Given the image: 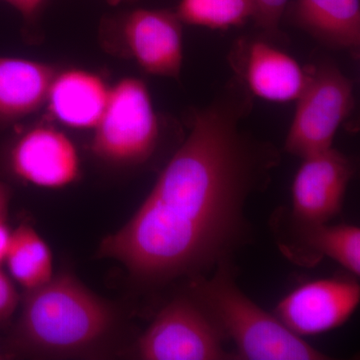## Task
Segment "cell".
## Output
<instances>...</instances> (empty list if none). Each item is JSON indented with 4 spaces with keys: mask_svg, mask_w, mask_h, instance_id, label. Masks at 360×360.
<instances>
[{
    "mask_svg": "<svg viewBox=\"0 0 360 360\" xmlns=\"http://www.w3.org/2000/svg\"><path fill=\"white\" fill-rule=\"evenodd\" d=\"M252 96L236 77L205 108L148 198L97 257L120 262L139 288L208 276L252 240L248 201L269 187L281 151L243 129Z\"/></svg>",
    "mask_w": 360,
    "mask_h": 360,
    "instance_id": "cell-1",
    "label": "cell"
},
{
    "mask_svg": "<svg viewBox=\"0 0 360 360\" xmlns=\"http://www.w3.org/2000/svg\"><path fill=\"white\" fill-rule=\"evenodd\" d=\"M9 347L40 356H77L98 347L118 323L110 302L68 272L25 291Z\"/></svg>",
    "mask_w": 360,
    "mask_h": 360,
    "instance_id": "cell-2",
    "label": "cell"
},
{
    "mask_svg": "<svg viewBox=\"0 0 360 360\" xmlns=\"http://www.w3.org/2000/svg\"><path fill=\"white\" fill-rule=\"evenodd\" d=\"M184 283L233 343L236 359H331L253 302L236 283L233 262H221L208 276Z\"/></svg>",
    "mask_w": 360,
    "mask_h": 360,
    "instance_id": "cell-3",
    "label": "cell"
},
{
    "mask_svg": "<svg viewBox=\"0 0 360 360\" xmlns=\"http://www.w3.org/2000/svg\"><path fill=\"white\" fill-rule=\"evenodd\" d=\"M94 131L91 150L99 160L117 167L148 165L160 148L162 129L146 84L135 77L116 82Z\"/></svg>",
    "mask_w": 360,
    "mask_h": 360,
    "instance_id": "cell-4",
    "label": "cell"
},
{
    "mask_svg": "<svg viewBox=\"0 0 360 360\" xmlns=\"http://www.w3.org/2000/svg\"><path fill=\"white\" fill-rule=\"evenodd\" d=\"M224 331L200 300L184 286L139 336L134 355L143 360H231Z\"/></svg>",
    "mask_w": 360,
    "mask_h": 360,
    "instance_id": "cell-5",
    "label": "cell"
},
{
    "mask_svg": "<svg viewBox=\"0 0 360 360\" xmlns=\"http://www.w3.org/2000/svg\"><path fill=\"white\" fill-rule=\"evenodd\" d=\"M309 82L296 99L284 143L291 155L307 158L333 148L336 132L354 106V84L335 65L309 66Z\"/></svg>",
    "mask_w": 360,
    "mask_h": 360,
    "instance_id": "cell-6",
    "label": "cell"
},
{
    "mask_svg": "<svg viewBox=\"0 0 360 360\" xmlns=\"http://www.w3.org/2000/svg\"><path fill=\"white\" fill-rule=\"evenodd\" d=\"M4 165L15 179L39 188H65L80 176L77 146L65 132L47 125L16 137L4 153Z\"/></svg>",
    "mask_w": 360,
    "mask_h": 360,
    "instance_id": "cell-7",
    "label": "cell"
},
{
    "mask_svg": "<svg viewBox=\"0 0 360 360\" xmlns=\"http://www.w3.org/2000/svg\"><path fill=\"white\" fill-rule=\"evenodd\" d=\"M270 227L281 253L298 266L311 269L323 258L335 260L352 276H360V229L350 224H305L279 207Z\"/></svg>",
    "mask_w": 360,
    "mask_h": 360,
    "instance_id": "cell-8",
    "label": "cell"
},
{
    "mask_svg": "<svg viewBox=\"0 0 360 360\" xmlns=\"http://www.w3.org/2000/svg\"><path fill=\"white\" fill-rule=\"evenodd\" d=\"M356 161L331 148L303 158L291 187L292 219L305 224H328L342 210Z\"/></svg>",
    "mask_w": 360,
    "mask_h": 360,
    "instance_id": "cell-9",
    "label": "cell"
},
{
    "mask_svg": "<svg viewBox=\"0 0 360 360\" xmlns=\"http://www.w3.org/2000/svg\"><path fill=\"white\" fill-rule=\"evenodd\" d=\"M359 302L356 277L317 279L290 291L276 305L274 314L302 338L340 328L354 314Z\"/></svg>",
    "mask_w": 360,
    "mask_h": 360,
    "instance_id": "cell-10",
    "label": "cell"
},
{
    "mask_svg": "<svg viewBox=\"0 0 360 360\" xmlns=\"http://www.w3.org/2000/svg\"><path fill=\"white\" fill-rule=\"evenodd\" d=\"M182 25L175 11L139 8L123 16L120 32L125 51L142 70L179 80Z\"/></svg>",
    "mask_w": 360,
    "mask_h": 360,
    "instance_id": "cell-11",
    "label": "cell"
},
{
    "mask_svg": "<svg viewBox=\"0 0 360 360\" xmlns=\"http://www.w3.org/2000/svg\"><path fill=\"white\" fill-rule=\"evenodd\" d=\"M229 61L251 96L276 103L296 101L309 82V68L262 40L241 39Z\"/></svg>",
    "mask_w": 360,
    "mask_h": 360,
    "instance_id": "cell-12",
    "label": "cell"
},
{
    "mask_svg": "<svg viewBox=\"0 0 360 360\" xmlns=\"http://www.w3.org/2000/svg\"><path fill=\"white\" fill-rule=\"evenodd\" d=\"M111 86L101 75L80 68L58 71L47 94V110L61 124L96 129L110 101Z\"/></svg>",
    "mask_w": 360,
    "mask_h": 360,
    "instance_id": "cell-13",
    "label": "cell"
},
{
    "mask_svg": "<svg viewBox=\"0 0 360 360\" xmlns=\"http://www.w3.org/2000/svg\"><path fill=\"white\" fill-rule=\"evenodd\" d=\"M284 14L322 44L359 58V0H293Z\"/></svg>",
    "mask_w": 360,
    "mask_h": 360,
    "instance_id": "cell-14",
    "label": "cell"
},
{
    "mask_svg": "<svg viewBox=\"0 0 360 360\" xmlns=\"http://www.w3.org/2000/svg\"><path fill=\"white\" fill-rule=\"evenodd\" d=\"M56 72V68L41 61L0 56V129L45 105Z\"/></svg>",
    "mask_w": 360,
    "mask_h": 360,
    "instance_id": "cell-15",
    "label": "cell"
},
{
    "mask_svg": "<svg viewBox=\"0 0 360 360\" xmlns=\"http://www.w3.org/2000/svg\"><path fill=\"white\" fill-rule=\"evenodd\" d=\"M9 274L25 291L37 290L53 277L51 248L30 224L11 232L6 262Z\"/></svg>",
    "mask_w": 360,
    "mask_h": 360,
    "instance_id": "cell-16",
    "label": "cell"
},
{
    "mask_svg": "<svg viewBox=\"0 0 360 360\" xmlns=\"http://www.w3.org/2000/svg\"><path fill=\"white\" fill-rule=\"evenodd\" d=\"M255 0H180L175 13L186 25L227 30L255 16Z\"/></svg>",
    "mask_w": 360,
    "mask_h": 360,
    "instance_id": "cell-17",
    "label": "cell"
},
{
    "mask_svg": "<svg viewBox=\"0 0 360 360\" xmlns=\"http://www.w3.org/2000/svg\"><path fill=\"white\" fill-rule=\"evenodd\" d=\"M290 0H255V25L269 34L276 35Z\"/></svg>",
    "mask_w": 360,
    "mask_h": 360,
    "instance_id": "cell-18",
    "label": "cell"
},
{
    "mask_svg": "<svg viewBox=\"0 0 360 360\" xmlns=\"http://www.w3.org/2000/svg\"><path fill=\"white\" fill-rule=\"evenodd\" d=\"M20 302V295L13 281L0 269V324L6 323L13 316Z\"/></svg>",
    "mask_w": 360,
    "mask_h": 360,
    "instance_id": "cell-19",
    "label": "cell"
},
{
    "mask_svg": "<svg viewBox=\"0 0 360 360\" xmlns=\"http://www.w3.org/2000/svg\"><path fill=\"white\" fill-rule=\"evenodd\" d=\"M22 15L25 20H30L37 15L46 0H4Z\"/></svg>",
    "mask_w": 360,
    "mask_h": 360,
    "instance_id": "cell-20",
    "label": "cell"
},
{
    "mask_svg": "<svg viewBox=\"0 0 360 360\" xmlns=\"http://www.w3.org/2000/svg\"><path fill=\"white\" fill-rule=\"evenodd\" d=\"M11 231L6 224V219H0V265L6 262L7 251L11 243Z\"/></svg>",
    "mask_w": 360,
    "mask_h": 360,
    "instance_id": "cell-21",
    "label": "cell"
},
{
    "mask_svg": "<svg viewBox=\"0 0 360 360\" xmlns=\"http://www.w3.org/2000/svg\"><path fill=\"white\" fill-rule=\"evenodd\" d=\"M13 198V189L6 182L0 181V219H6Z\"/></svg>",
    "mask_w": 360,
    "mask_h": 360,
    "instance_id": "cell-22",
    "label": "cell"
},
{
    "mask_svg": "<svg viewBox=\"0 0 360 360\" xmlns=\"http://www.w3.org/2000/svg\"><path fill=\"white\" fill-rule=\"evenodd\" d=\"M2 359V354H1V352H0V359Z\"/></svg>",
    "mask_w": 360,
    "mask_h": 360,
    "instance_id": "cell-23",
    "label": "cell"
},
{
    "mask_svg": "<svg viewBox=\"0 0 360 360\" xmlns=\"http://www.w3.org/2000/svg\"><path fill=\"white\" fill-rule=\"evenodd\" d=\"M116 1H118V0H116Z\"/></svg>",
    "mask_w": 360,
    "mask_h": 360,
    "instance_id": "cell-24",
    "label": "cell"
}]
</instances>
